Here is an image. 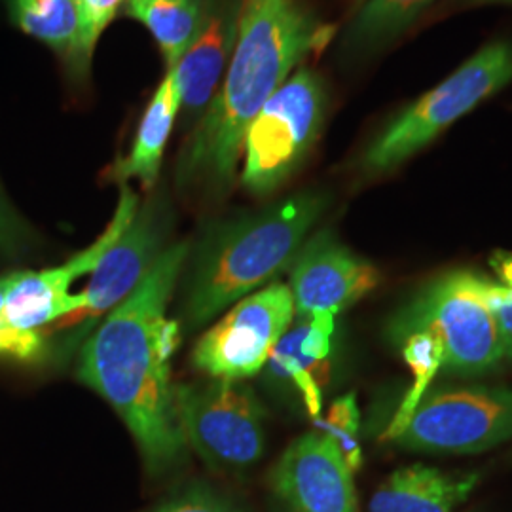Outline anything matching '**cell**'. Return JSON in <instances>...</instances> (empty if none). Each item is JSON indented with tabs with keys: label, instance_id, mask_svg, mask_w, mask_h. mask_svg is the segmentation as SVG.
<instances>
[{
	"label": "cell",
	"instance_id": "cell-9",
	"mask_svg": "<svg viewBox=\"0 0 512 512\" xmlns=\"http://www.w3.org/2000/svg\"><path fill=\"white\" fill-rule=\"evenodd\" d=\"M175 224V213L164 192L152 194L143 207L137 209L126 232L93 270L92 279L84 291L80 310L65 317L59 329H69L61 346L63 359L71 357L76 348L92 334L97 319L114 310L141 283L154 262L169 247L167 241Z\"/></svg>",
	"mask_w": 512,
	"mask_h": 512
},
{
	"label": "cell",
	"instance_id": "cell-15",
	"mask_svg": "<svg viewBox=\"0 0 512 512\" xmlns=\"http://www.w3.org/2000/svg\"><path fill=\"white\" fill-rule=\"evenodd\" d=\"M480 482L476 471H442L414 463L385 478L370 497V512H456Z\"/></svg>",
	"mask_w": 512,
	"mask_h": 512
},
{
	"label": "cell",
	"instance_id": "cell-8",
	"mask_svg": "<svg viewBox=\"0 0 512 512\" xmlns=\"http://www.w3.org/2000/svg\"><path fill=\"white\" fill-rule=\"evenodd\" d=\"M175 412L188 448L220 473H243L264 456L266 410L251 385L220 380L175 385Z\"/></svg>",
	"mask_w": 512,
	"mask_h": 512
},
{
	"label": "cell",
	"instance_id": "cell-7",
	"mask_svg": "<svg viewBox=\"0 0 512 512\" xmlns=\"http://www.w3.org/2000/svg\"><path fill=\"white\" fill-rule=\"evenodd\" d=\"M380 439L412 452L478 454L512 440V389L465 385L425 393Z\"/></svg>",
	"mask_w": 512,
	"mask_h": 512
},
{
	"label": "cell",
	"instance_id": "cell-29",
	"mask_svg": "<svg viewBox=\"0 0 512 512\" xmlns=\"http://www.w3.org/2000/svg\"><path fill=\"white\" fill-rule=\"evenodd\" d=\"M359 2H361V0H359Z\"/></svg>",
	"mask_w": 512,
	"mask_h": 512
},
{
	"label": "cell",
	"instance_id": "cell-27",
	"mask_svg": "<svg viewBox=\"0 0 512 512\" xmlns=\"http://www.w3.org/2000/svg\"><path fill=\"white\" fill-rule=\"evenodd\" d=\"M16 277H18V272L0 275V315H2V310H4L6 298H8V294H10L14 283H16Z\"/></svg>",
	"mask_w": 512,
	"mask_h": 512
},
{
	"label": "cell",
	"instance_id": "cell-13",
	"mask_svg": "<svg viewBox=\"0 0 512 512\" xmlns=\"http://www.w3.org/2000/svg\"><path fill=\"white\" fill-rule=\"evenodd\" d=\"M380 283V272L353 253L334 232L321 230L308 239L291 264L294 313H340L365 298Z\"/></svg>",
	"mask_w": 512,
	"mask_h": 512
},
{
	"label": "cell",
	"instance_id": "cell-5",
	"mask_svg": "<svg viewBox=\"0 0 512 512\" xmlns=\"http://www.w3.org/2000/svg\"><path fill=\"white\" fill-rule=\"evenodd\" d=\"M486 281L471 270L435 277L389 317L387 340L421 332L439 346L442 370L458 376L494 370L507 355L484 293Z\"/></svg>",
	"mask_w": 512,
	"mask_h": 512
},
{
	"label": "cell",
	"instance_id": "cell-21",
	"mask_svg": "<svg viewBox=\"0 0 512 512\" xmlns=\"http://www.w3.org/2000/svg\"><path fill=\"white\" fill-rule=\"evenodd\" d=\"M126 0H78L80 18H82V33H80V48L73 76L84 78L90 73L93 52L110 21L116 18Z\"/></svg>",
	"mask_w": 512,
	"mask_h": 512
},
{
	"label": "cell",
	"instance_id": "cell-10",
	"mask_svg": "<svg viewBox=\"0 0 512 512\" xmlns=\"http://www.w3.org/2000/svg\"><path fill=\"white\" fill-rule=\"evenodd\" d=\"M293 317L289 285L274 281L241 298L217 325L207 330L194 348L192 363L211 378H251L266 366Z\"/></svg>",
	"mask_w": 512,
	"mask_h": 512
},
{
	"label": "cell",
	"instance_id": "cell-23",
	"mask_svg": "<svg viewBox=\"0 0 512 512\" xmlns=\"http://www.w3.org/2000/svg\"><path fill=\"white\" fill-rule=\"evenodd\" d=\"M325 425L327 429L323 433H327L330 439L336 442V446L348 461L351 471L355 473L363 463V452L359 444L361 421H359V408L355 403V397L346 395L334 401L330 406L329 418L325 421Z\"/></svg>",
	"mask_w": 512,
	"mask_h": 512
},
{
	"label": "cell",
	"instance_id": "cell-17",
	"mask_svg": "<svg viewBox=\"0 0 512 512\" xmlns=\"http://www.w3.org/2000/svg\"><path fill=\"white\" fill-rule=\"evenodd\" d=\"M435 0H361L344 29L340 54L363 61L391 46L425 14Z\"/></svg>",
	"mask_w": 512,
	"mask_h": 512
},
{
	"label": "cell",
	"instance_id": "cell-22",
	"mask_svg": "<svg viewBox=\"0 0 512 512\" xmlns=\"http://www.w3.org/2000/svg\"><path fill=\"white\" fill-rule=\"evenodd\" d=\"M37 245L35 228L23 219L0 183V266L19 262Z\"/></svg>",
	"mask_w": 512,
	"mask_h": 512
},
{
	"label": "cell",
	"instance_id": "cell-11",
	"mask_svg": "<svg viewBox=\"0 0 512 512\" xmlns=\"http://www.w3.org/2000/svg\"><path fill=\"white\" fill-rule=\"evenodd\" d=\"M137 209L139 202L135 192L124 184L107 230L88 249L74 255L63 266L40 272H18L16 283L6 298L0 323L14 329L40 330L80 310L84 294L71 293L74 281L82 275L93 274L101 258L122 238Z\"/></svg>",
	"mask_w": 512,
	"mask_h": 512
},
{
	"label": "cell",
	"instance_id": "cell-18",
	"mask_svg": "<svg viewBox=\"0 0 512 512\" xmlns=\"http://www.w3.org/2000/svg\"><path fill=\"white\" fill-rule=\"evenodd\" d=\"M122 12L145 25L164 55L169 71L183 59L198 37L203 0H126Z\"/></svg>",
	"mask_w": 512,
	"mask_h": 512
},
{
	"label": "cell",
	"instance_id": "cell-14",
	"mask_svg": "<svg viewBox=\"0 0 512 512\" xmlns=\"http://www.w3.org/2000/svg\"><path fill=\"white\" fill-rule=\"evenodd\" d=\"M243 0H203L202 27L183 59L169 71L181 92L186 120H200L219 90L239 37Z\"/></svg>",
	"mask_w": 512,
	"mask_h": 512
},
{
	"label": "cell",
	"instance_id": "cell-3",
	"mask_svg": "<svg viewBox=\"0 0 512 512\" xmlns=\"http://www.w3.org/2000/svg\"><path fill=\"white\" fill-rule=\"evenodd\" d=\"M325 190H304L255 213L219 220L194 247L184 287V321L202 329L293 264L325 215Z\"/></svg>",
	"mask_w": 512,
	"mask_h": 512
},
{
	"label": "cell",
	"instance_id": "cell-12",
	"mask_svg": "<svg viewBox=\"0 0 512 512\" xmlns=\"http://www.w3.org/2000/svg\"><path fill=\"white\" fill-rule=\"evenodd\" d=\"M268 488L279 512H359L353 471L323 431L294 440L272 467Z\"/></svg>",
	"mask_w": 512,
	"mask_h": 512
},
{
	"label": "cell",
	"instance_id": "cell-6",
	"mask_svg": "<svg viewBox=\"0 0 512 512\" xmlns=\"http://www.w3.org/2000/svg\"><path fill=\"white\" fill-rule=\"evenodd\" d=\"M329 88L311 67L296 69L258 110L241 148V186L268 196L308 160L327 122Z\"/></svg>",
	"mask_w": 512,
	"mask_h": 512
},
{
	"label": "cell",
	"instance_id": "cell-26",
	"mask_svg": "<svg viewBox=\"0 0 512 512\" xmlns=\"http://www.w3.org/2000/svg\"><path fill=\"white\" fill-rule=\"evenodd\" d=\"M0 355L18 361H38L46 355L42 330H21L0 323Z\"/></svg>",
	"mask_w": 512,
	"mask_h": 512
},
{
	"label": "cell",
	"instance_id": "cell-28",
	"mask_svg": "<svg viewBox=\"0 0 512 512\" xmlns=\"http://www.w3.org/2000/svg\"><path fill=\"white\" fill-rule=\"evenodd\" d=\"M465 6H512V0H461Z\"/></svg>",
	"mask_w": 512,
	"mask_h": 512
},
{
	"label": "cell",
	"instance_id": "cell-2",
	"mask_svg": "<svg viewBox=\"0 0 512 512\" xmlns=\"http://www.w3.org/2000/svg\"><path fill=\"white\" fill-rule=\"evenodd\" d=\"M334 37V27L300 0H243L239 37L219 90L177 162L183 192L222 198L236 181L245 131L300 63Z\"/></svg>",
	"mask_w": 512,
	"mask_h": 512
},
{
	"label": "cell",
	"instance_id": "cell-25",
	"mask_svg": "<svg viewBox=\"0 0 512 512\" xmlns=\"http://www.w3.org/2000/svg\"><path fill=\"white\" fill-rule=\"evenodd\" d=\"M147 512H243L238 505L205 482H190Z\"/></svg>",
	"mask_w": 512,
	"mask_h": 512
},
{
	"label": "cell",
	"instance_id": "cell-24",
	"mask_svg": "<svg viewBox=\"0 0 512 512\" xmlns=\"http://www.w3.org/2000/svg\"><path fill=\"white\" fill-rule=\"evenodd\" d=\"M497 281H486V300L494 313L507 359L512 357V255L497 253L492 258Z\"/></svg>",
	"mask_w": 512,
	"mask_h": 512
},
{
	"label": "cell",
	"instance_id": "cell-19",
	"mask_svg": "<svg viewBox=\"0 0 512 512\" xmlns=\"http://www.w3.org/2000/svg\"><path fill=\"white\" fill-rule=\"evenodd\" d=\"M6 4L19 29L52 48L74 74L82 33L78 0H6Z\"/></svg>",
	"mask_w": 512,
	"mask_h": 512
},
{
	"label": "cell",
	"instance_id": "cell-4",
	"mask_svg": "<svg viewBox=\"0 0 512 512\" xmlns=\"http://www.w3.org/2000/svg\"><path fill=\"white\" fill-rule=\"evenodd\" d=\"M511 82L512 40L486 44L439 86L395 112L374 133L359 156V173L372 179L399 169Z\"/></svg>",
	"mask_w": 512,
	"mask_h": 512
},
{
	"label": "cell",
	"instance_id": "cell-16",
	"mask_svg": "<svg viewBox=\"0 0 512 512\" xmlns=\"http://www.w3.org/2000/svg\"><path fill=\"white\" fill-rule=\"evenodd\" d=\"M179 112L181 92L175 74L167 71L152 99L148 101L128 156L116 160V164L110 167V179L114 183L128 184L135 179L145 188H152L156 184L165 147Z\"/></svg>",
	"mask_w": 512,
	"mask_h": 512
},
{
	"label": "cell",
	"instance_id": "cell-20",
	"mask_svg": "<svg viewBox=\"0 0 512 512\" xmlns=\"http://www.w3.org/2000/svg\"><path fill=\"white\" fill-rule=\"evenodd\" d=\"M304 323L287 330L277 342L268 363L266 380L277 389H293L311 416H317L323 401V385L329 378V361H317L302 349Z\"/></svg>",
	"mask_w": 512,
	"mask_h": 512
},
{
	"label": "cell",
	"instance_id": "cell-1",
	"mask_svg": "<svg viewBox=\"0 0 512 512\" xmlns=\"http://www.w3.org/2000/svg\"><path fill=\"white\" fill-rule=\"evenodd\" d=\"M190 243H171L141 283L80 346L76 376L124 420L148 475L162 478L186 463L188 444L175 412L171 357L179 323L167 306L190 256Z\"/></svg>",
	"mask_w": 512,
	"mask_h": 512
}]
</instances>
